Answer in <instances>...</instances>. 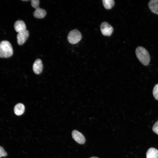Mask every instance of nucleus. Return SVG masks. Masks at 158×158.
Listing matches in <instances>:
<instances>
[{
	"label": "nucleus",
	"mask_w": 158,
	"mask_h": 158,
	"mask_svg": "<svg viewBox=\"0 0 158 158\" xmlns=\"http://www.w3.org/2000/svg\"><path fill=\"white\" fill-rule=\"evenodd\" d=\"M46 14V11L44 9L39 7L36 9L33 13L34 16L35 17L39 18L44 17Z\"/></svg>",
	"instance_id": "12"
},
{
	"label": "nucleus",
	"mask_w": 158,
	"mask_h": 158,
	"mask_svg": "<svg viewBox=\"0 0 158 158\" xmlns=\"http://www.w3.org/2000/svg\"><path fill=\"white\" fill-rule=\"evenodd\" d=\"M25 107L24 105L20 103L16 104L14 109L15 114L17 115L20 116L25 111Z\"/></svg>",
	"instance_id": "11"
},
{
	"label": "nucleus",
	"mask_w": 158,
	"mask_h": 158,
	"mask_svg": "<svg viewBox=\"0 0 158 158\" xmlns=\"http://www.w3.org/2000/svg\"><path fill=\"white\" fill-rule=\"evenodd\" d=\"M14 28L18 33L26 30L25 24L23 21L18 20L16 21L14 24Z\"/></svg>",
	"instance_id": "8"
},
{
	"label": "nucleus",
	"mask_w": 158,
	"mask_h": 158,
	"mask_svg": "<svg viewBox=\"0 0 158 158\" xmlns=\"http://www.w3.org/2000/svg\"><path fill=\"white\" fill-rule=\"evenodd\" d=\"M148 6L150 10L153 13L158 15V0H151Z\"/></svg>",
	"instance_id": "9"
},
{
	"label": "nucleus",
	"mask_w": 158,
	"mask_h": 158,
	"mask_svg": "<svg viewBox=\"0 0 158 158\" xmlns=\"http://www.w3.org/2000/svg\"><path fill=\"white\" fill-rule=\"evenodd\" d=\"M73 139L77 143L83 144L85 142V139L83 134L76 130H73L72 132Z\"/></svg>",
	"instance_id": "5"
},
{
	"label": "nucleus",
	"mask_w": 158,
	"mask_h": 158,
	"mask_svg": "<svg viewBox=\"0 0 158 158\" xmlns=\"http://www.w3.org/2000/svg\"><path fill=\"white\" fill-rule=\"evenodd\" d=\"M43 65L41 60L39 59H37L33 65V70L36 74L40 73L42 70Z\"/></svg>",
	"instance_id": "7"
},
{
	"label": "nucleus",
	"mask_w": 158,
	"mask_h": 158,
	"mask_svg": "<svg viewBox=\"0 0 158 158\" xmlns=\"http://www.w3.org/2000/svg\"><path fill=\"white\" fill-rule=\"evenodd\" d=\"M82 38L80 32L77 30H74L69 33L67 39L69 42L71 44H75L79 42Z\"/></svg>",
	"instance_id": "3"
},
{
	"label": "nucleus",
	"mask_w": 158,
	"mask_h": 158,
	"mask_svg": "<svg viewBox=\"0 0 158 158\" xmlns=\"http://www.w3.org/2000/svg\"><path fill=\"white\" fill-rule=\"evenodd\" d=\"M146 158H158V150L154 147L149 148L146 153Z\"/></svg>",
	"instance_id": "10"
},
{
	"label": "nucleus",
	"mask_w": 158,
	"mask_h": 158,
	"mask_svg": "<svg viewBox=\"0 0 158 158\" xmlns=\"http://www.w3.org/2000/svg\"><path fill=\"white\" fill-rule=\"evenodd\" d=\"M135 54L138 59L143 65L147 66L149 64L150 56L146 49L142 47H138L135 49Z\"/></svg>",
	"instance_id": "1"
},
{
	"label": "nucleus",
	"mask_w": 158,
	"mask_h": 158,
	"mask_svg": "<svg viewBox=\"0 0 158 158\" xmlns=\"http://www.w3.org/2000/svg\"><path fill=\"white\" fill-rule=\"evenodd\" d=\"M13 49L11 43L8 41L0 42V57L8 58L13 54Z\"/></svg>",
	"instance_id": "2"
},
{
	"label": "nucleus",
	"mask_w": 158,
	"mask_h": 158,
	"mask_svg": "<svg viewBox=\"0 0 158 158\" xmlns=\"http://www.w3.org/2000/svg\"><path fill=\"white\" fill-rule=\"evenodd\" d=\"M102 2L104 7L107 9H111L114 4V2L113 0H102Z\"/></svg>",
	"instance_id": "13"
},
{
	"label": "nucleus",
	"mask_w": 158,
	"mask_h": 158,
	"mask_svg": "<svg viewBox=\"0 0 158 158\" xmlns=\"http://www.w3.org/2000/svg\"><path fill=\"white\" fill-rule=\"evenodd\" d=\"M152 130L154 133L158 135V121L156 122L154 124Z\"/></svg>",
	"instance_id": "16"
},
{
	"label": "nucleus",
	"mask_w": 158,
	"mask_h": 158,
	"mask_svg": "<svg viewBox=\"0 0 158 158\" xmlns=\"http://www.w3.org/2000/svg\"><path fill=\"white\" fill-rule=\"evenodd\" d=\"M29 35V32L26 30L18 33L17 36L18 44L19 45L23 44L26 41Z\"/></svg>",
	"instance_id": "6"
},
{
	"label": "nucleus",
	"mask_w": 158,
	"mask_h": 158,
	"mask_svg": "<svg viewBox=\"0 0 158 158\" xmlns=\"http://www.w3.org/2000/svg\"><path fill=\"white\" fill-rule=\"evenodd\" d=\"M100 30L102 34L104 36H110L113 31L112 27L107 22H104L102 23Z\"/></svg>",
	"instance_id": "4"
},
{
	"label": "nucleus",
	"mask_w": 158,
	"mask_h": 158,
	"mask_svg": "<svg viewBox=\"0 0 158 158\" xmlns=\"http://www.w3.org/2000/svg\"><path fill=\"white\" fill-rule=\"evenodd\" d=\"M39 1L38 0H32L31 4L32 6L35 9L39 7Z\"/></svg>",
	"instance_id": "15"
},
{
	"label": "nucleus",
	"mask_w": 158,
	"mask_h": 158,
	"mask_svg": "<svg viewBox=\"0 0 158 158\" xmlns=\"http://www.w3.org/2000/svg\"><path fill=\"white\" fill-rule=\"evenodd\" d=\"M153 94L155 99L158 100V84L154 86L153 90Z\"/></svg>",
	"instance_id": "14"
},
{
	"label": "nucleus",
	"mask_w": 158,
	"mask_h": 158,
	"mask_svg": "<svg viewBox=\"0 0 158 158\" xmlns=\"http://www.w3.org/2000/svg\"><path fill=\"white\" fill-rule=\"evenodd\" d=\"M89 158H99L96 157H90Z\"/></svg>",
	"instance_id": "18"
},
{
	"label": "nucleus",
	"mask_w": 158,
	"mask_h": 158,
	"mask_svg": "<svg viewBox=\"0 0 158 158\" xmlns=\"http://www.w3.org/2000/svg\"><path fill=\"white\" fill-rule=\"evenodd\" d=\"M7 153L5 151L3 147L0 146V158L3 157H4L6 156Z\"/></svg>",
	"instance_id": "17"
}]
</instances>
